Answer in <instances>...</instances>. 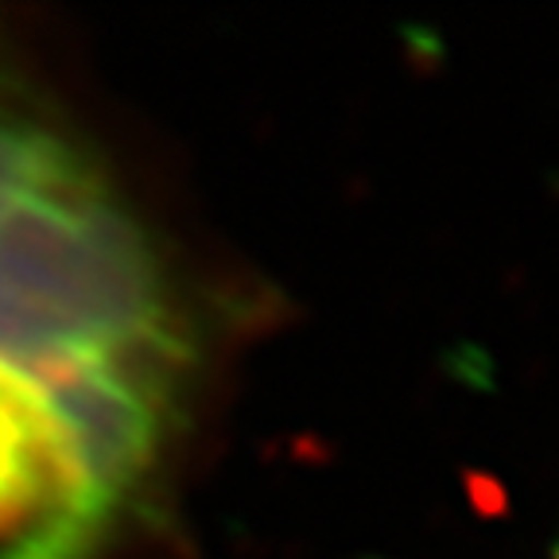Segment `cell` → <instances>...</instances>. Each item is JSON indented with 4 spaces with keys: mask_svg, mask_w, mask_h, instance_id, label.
Returning a JSON list of instances; mask_svg holds the SVG:
<instances>
[{
    "mask_svg": "<svg viewBox=\"0 0 559 559\" xmlns=\"http://www.w3.org/2000/svg\"><path fill=\"white\" fill-rule=\"evenodd\" d=\"M199 326L156 234L0 55V559H102L156 493Z\"/></svg>",
    "mask_w": 559,
    "mask_h": 559,
    "instance_id": "cell-1",
    "label": "cell"
},
{
    "mask_svg": "<svg viewBox=\"0 0 559 559\" xmlns=\"http://www.w3.org/2000/svg\"><path fill=\"white\" fill-rule=\"evenodd\" d=\"M551 559H559V548H556V556H551Z\"/></svg>",
    "mask_w": 559,
    "mask_h": 559,
    "instance_id": "cell-2",
    "label": "cell"
}]
</instances>
